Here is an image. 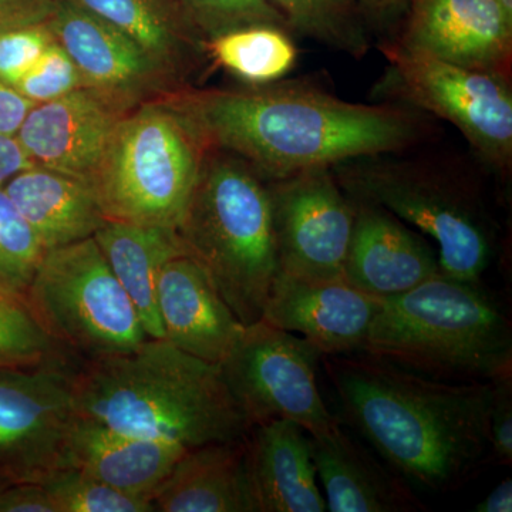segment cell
Returning <instances> with one entry per match:
<instances>
[{
  "mask_svg": "<svg viewBox=\"0 0 512 512\" xmlns=\"http://www.w3.org/2000/svg\"><path fill=\"white\" fill-rule=\"evenodd\" d=\"M322 359L346 423L413 488L458 490L491 461L493 382H448L366 352Z\"/></svg>",
  "mask_w": 512,
  "mask_h": 512,
  "instance_id": "cell-1",
  "label": "cell"
},
{
  "mask_svg": "<svg viewBox=\"0 0 512 512\" xmlns=\"http://www.w3.org/2000/svg\"><path fill=\"white\" fill-rule=\"evenodd\" d=\"M205 150L241 158L265 181L377 157L416 143L414 114L349 103L301 86L192 90L164 97Z\"/></svg>",
  "mask_w": 512,
  "mask_h": 512,
  "instance_id": "cell-2",
  "label": "cell"
},
{
  "mask_svg": "<svg viewBox=\"0 0 512 512\" xmlns=\"http://www.w3.org/2000/svg\"><path fill=\"white\" fill-rule=\"evenodd\" d=\"M72 392L77 416L188 450L241 440L251 429L220 367L165 339L86 359L72 372Z\"/></svg>",
  "mask_w": 512,
  "mask_h": 512,
  "instance_id": "cell-3",
  "label": "cell"
},
{
  "mask_svg": "<svg viewBox=\"0 0 512 512\" xmlns=\"http://www.w3.org/2000/svg\"><path fill=\"white\" fill-rule=\"evenodd\" d=\"M363 352L448 382L512 373L511 320L480 282L434 275L383 299Z\"/></svg>",
  "mask_w": 512,
  "mask_h": 512,
  "instance_id": "cell-4",
  "label": "cell"
},
{
  "mask_svg": "<svg viewBox=\"0 0 512 512\" xmlns=\"http://www.w3.org/2000/svg\"><path fill=\"white\" fill-rule=\"evenodd\" d=\"M177 232L239 322H258L279 272L264 178L241 158L205 151Z\"/></svg>",
  "mask_w": 512,
  "mask_h": 512,
  "instance_id": "cell-5",
  "label": "cell"
},
{
  "mask_svg": "<svg viewBox=\"0 0 512 512\" xmlns=\"http://www.w3.org/2000/svg\"><path fill=\"white\" fill-rule=\"evenodd\" d=\"M205 151L167 100L130 111L111 134L90 181L106 220L177 229Z\"/></svg>",
  "mask_w": 512,
  "mask_h": 512,
  "instance_id": "cell-6",
  "label": "cell"
},
{
  "mask_svg": "<svg viewBox=\"0 0 512 512\" xmlns=\"http://www.w3.org/2000/svg\"><path fill=\"white\" fill-rule=\"evenodd\" d=\"M370 161L335 165L350 198L392 212L439 245L441 274L480 282L494 254V234L474 185L417 165Z\"/></svg>",
  "mask_w": 512,
  "mask_h": 512,
  "instance_id": "cell-7",
  "label": "cell"
},
{
  "mask_svg": "<svg viewBox=\"0 0 512 512\" xmlns=\"http://www.w3.org/2000/svg\"><path fill=\"white\" fill-rule=\"evenodd\" d=\"M25 298L53 342L87 359L131 352L148 339L93 237L47 251Z\"/></svg>",
  "mask_w": 512,
  "mask_h": 512,
  "instance_id": "cell-8",
  "label": "cell"
},
{
  "mask_svg": "<svg viewBox=\"0 0 512 512\" xmlns=\"http://www.w3.org/2000/svg\"><path fill=\"white\" fill-rule=\"evenodd\" d=\"M322 357L302 336L259 319L242 328L218 367L251 427L282 419L315 436L340 423L320 394Z\"/></svg>",
  "mask_w": 512,
  "mask_h": 512,
  "instance_id": "cell-9",
  "label": "cell"
},
{
  "mask_svg": "<svg viewBox=\"0 0 512 512\" xmlns=\"http://www.w3.org/2000/svg\"><path fill=\"white\" fill-rule=\"evenodd\" d=\"M387 87L417 109L446 119L495 168L512 157V96L507 77L437 59L402 42L384 46ZM392 94V96H393Z\"/></svg>",
  "mask_w": 512,
  "mask_h": 512,
  "instance_id": "cell-10",
  "label": "cell"
},
{
  "mask_svg": "<svg viewBox=\"0 0 512 512\" xmlns=\"http://www.w3.org/2000/svg\"><path fill=\"white\" fill-rule=\"evenodd\" d=\"M77 417L64 362L0 365V476L42 484L66 468Z\"/></svg>",
  "mask_w": 512,
  "mask_h": 512,
  "instance_id": "cell-11",
  "label": "cell"
},
{
  "mask_svg": "<svg viewBox=\"0 0 512 512\" xmlns=\"http://www.w3.org/2000/svg\"><path fill=\"white\" fill-rule=\"evenodd\" d=\"M279 272L306 281L343 279L355 202L330 168L266 181Z\"/></svg>",
  "mask_w": 512,
  "mask_h": 512,
  "instance_id": "cell-12",
  "label": "cell"
},
{
  "mask_svg": "<svg viewBox=\"0 0 512 512\" xmlns=\"http://www.w3.org/2000/svg\"><path fill=\"white\" fill-rule=\"evenodd\" d=\"M46 23L76 64L84 89L121 113L178 92L133 39L73 3L57 0Z\"/></svg>",
  "mask_w": 512,
  "mask_h": 512,
  "instance_id": "cell-13",
  "label": "cell"
},
{
  "mask_svg": "<svg viewBox=\"0 0 512 512\" xmlns=\"http://www.w3.org/2000/svg\"><path fill=\"white\" fill-rule=\"evenodd\" d=\"M383 299L345 279L306 281L278 272L261 319L302 336L323 356L363 352Z\"/></svg>",
  "mask_w": 512,
  "mask_h": 512,
  "instance_id": "cell-14",
  "label": "cell"
},
{
  "mask_svg": "<svg viewBox=\"0 0 512 512\" xmlns=\"http://www.w3.org/2000/svg\"><path fill=\"white\" fill-rule=\"evenodd\" d=\"M124 116L80 87L60 99L35 104L15 137L33 165L90 183Z\"/></svg>",
  "mask_w": 512,
  "mask_h": 512,
  "instance_id": "cell-15",
  "label": "cell"
},
{
  "mask_svg": "<svg viewBox=\"0 0 512 512\" xmlns=\"http://www.w3.org/2000/svg\"><path fill=\"white\" fill-rule=\"evenodd\" d=\"M402 43L468 69L510 72L512 23L495 0H413Z\"/></svg>",
  "mask_w": 512,
  "mask_h": 512,
  "instance_id": "cell-16",
  "label": "cell"
},
{
  "mask_svg": "<svg viewBox=\"0 0 512 512\" xmlns=\"http://www.w3.org/2000/svg\"><path fill=\"white\" fill-rule=\"evenodd\" d=\"M353 202L355 224L343 272L346 282L386 299L440 274L439 256L426 239L392 212L370 202Z\"/></svg>",
  "mask_w": 512,
  "mask_h": 512,
  "instance_id": "cell-17",
  "label": "cell"
},
{
  "mask_svg": "<svg viewBox=\"0 0 512 512\" xmlns=\"http://www.w3.org/2000/svg\"><path fill=\"white\" fill-rule=\"evenodd\" d=\"M157 306L164 339L212 365H220L244 328L190 255L175 256L161 269Z\"/></svg>",
  "mask_w": 512,
  "mask_h": 512,
  "instance_id": "cell-18",
  "label": "cell"
},
{
  "mask_svg": "<svg viewBox=\"0 0 512 512\" xmlns=\"http://www.w3.org/2000/svg\"><path fill=\"white\" fill-rule=\"evenodd\" d=\"M313 464L330 512L426 510L412 485L338 423L311 436Z\"/></svg>",
  "mask_w": 512,
  "mask_h": 512,
  "instance_id": "cell-19",
  "label": "cell"
},
{
  "mask_svg": "<svg viewBox=\"0 0 512 512\" xmlns=\"http://www.w3.org/2000/svg\"><path fill=\"white\" fill-rule=\"evenodd\" d=\"M258 512H323L325 497L313 464L311 437L299 424L269 420L245 436Z\"/></svg>",
  "mask_w": 512,
  "mask_h": 512,
  "instance_id": "cell-20",
  "label": "cell"
},
{
  "mask_svg": "<svg viewBox=\"0 0 512 512\" xmlns=\"http://www.w3.org/2000/svg\"><path fill=\"white\" fill-rule=\"evenodd\" d=\"M187 450L178 444L130 436L77 417L67 447V467L77 468L124 493L151 500Z\"/></svg>",
  "mask_w": 512,
  "mask_h": 512,
  "instance_id": "cell-21",
  "label": "cell"
},
{
  "mask_svg": "<svg viewBox=\"0 0 512 512\" xmlns=\"http://www.w3.org/2000/svg\"><path fill=\"white\" fill-rule=\"evenodd\" d=\"M151 501L163 512H258L245 437L185 451Z\"/></svg>",
  "mask_w": 512,
  "mask_h": 512,
  "instance_id": "cell-22",
  "label": "cell"
},
{
  "mask_svg": "<svg viewBox=\"0 0 512 512\" xmlns=\"http://www.w3.org/2000/svg\"><path fill=\"white\" fill-rule=\"evenodd\" d=\"M3 190L46 251L92 238L107 222L92 184L72 175L32 165Z\"/></svg>",
  "mask_w": 512,
  "mask_h": 512,
  "instance_id": "cell-23",
  "label": "cell"
},
{
  "mask_svg": "<svg viewBox=\"0 0 512 512\" xmlns=\"http://www.w3.org/2000/svg\"><path fill=\"white\" fill-rule=\"evenodd\" d=\"M133 39L175 89L204 57L205 39L173 0H67ZM208 59V57H207Z\"/></svg>",
  "mask_w": 512,
  "mask_h": 512,
  "instance_id": "cell-24",
  "label": "cell"
},
{
  "mask_svg": "<svg viewBox=\"0 0 512 512\" xmlns=\"http://www.w3.org/2000/svg\"><path fill=\"white\" fill-rule=\"evenodd\" d=\"M93 238L136 306L148 338L164 339L157 306L158 276L170 259L188 255L177 229L107 221Z\"/></svg>",
  "mask_w": 512,
  "mask_h": 512,
  "instance_id": "cell-25",
  "label": "cell"
},
{
  "mask_svg": "<svg viewBox=\"0 0 512 512\" xmlns=\"http://www.w3.org/2000/svg\"><path fill=\"white\" fill-rule=\"evenodd\" d=\"M208 59L251 84L276 82L296 63V47L285 29L248 26L205 40Z\"/></svg>",
  "mask_w": 512,
  "mask_h": 512,
  "instance_id": "cell-26",
  "label": "cell"
},
{
  "mask_svg": "<svg viewBox=\"0 0 512 512\" xmlns=\"http://www.w3.org/2000/svg\"><path fill=\"white\" fill-rule=\"evenodd\" d=\"M289 29L353 56L367 50L359 20L360 0H268Z\"/></svg>",
  "mask_w": 512,
  "mask_h": 512,
  "instance_id": "cell-27",
  "label": "cell"
},
{
  "mask_svg": "<svg viewBox=\"0 0 512 512\" xmlns=\"http://www.w3.org/2000/svg\"><path fill=\"white\" fill-rule=\"evenodd\" d=\"M63 362L62 348L47 336L25 296L0 286V363L35 366Z\"/></svg>",
  "mask_w": 512,
  "mask_h": 512,
  "instance_id": "cell-28",
  "label": "cell"
},
{
  "mask_svg": "<svg viewBox=\"0 0 512 512\" xmlns=\"http://www.w3.org/2000/svg\"><path fill=\"white\" fill-rule=\"evenodd\" d=\"M56 512H151L153 501L127 494L77 468L55 471L42 483Z\"/></svg>",
  "mask_w": 512,
  "mask_h": 512,
  "instance_id": "cell-29",
  "label": "cell"
},
{
  "mask_svg": "<svg viewBox=\"0 0 512 512\" xmlns=\"http://www.w3.org/2000/svg\"><path fill=\"white\" fill-rule=\"evenodd\" d=\"M46 252L8 194L0 188V286L25 296Z\"/></svg>",
  "mask_w": 512,
  "mask_h": 512,
  "instance_id": "cell-30",
  "label": "cell"
},
{
  "mask_svg": "<svg viewBox=\"0 0 512 512\" xmlns=\"http://www.w3.org/2000/svg\"><path fill=\"white\" fill-rule=\"evenodd\" d=\"M205 40L248 26L289 29L268 0H173Z\"/></svg>",
  "mask_w": 512,
  "mask_h": 512,
  "instance_id": "cell-31",
  "label": "cell"
},
{
  "mask_svg": "<svg viewBox=\"0 0 512 512\" xmlns=\"http://www.w3.org/2000/svg\"><path fill=\"white\" fill-rule=\"evenodd\" d=\"M80 87L82 79L76 64L55 39L16 90L33 104H40L60 99Z\"/></svg>",
  "mask_w": 512,
  "mask_h": 512,
  "instance_id": "cell-32",
  "label": "cell"
},
{
  "mask_svg": "<svg viewBox=\"0 0 512 512\" xmlns=\"http://www.w3.org/2000/svg\"><path fill=\"white\" fill-rule=\"evenodd\" d=\"M55 42L46 22L16 26L0 32V82L16 89Z\"/></svg>",
  "mask_w": 512,
  "mask_h": 512,
  "instance_id": "cell-33",
  "label": "cell"
},
{
  "mask_svg": "<svg viewBox=\"0 0 512 512\" xmlns=\"http://www.w3.org/2000/svg\"><path fill=\"white\" fill-rule=\"evenodd\" d=\"M490 460L501 466L512 463V373L493 380L490 421Z\"/></svg>",
  "mask_w": 512,
  "mask_h": 512,
  "instance_id": "cell-34",
  "label": "cell"
},
{
  "mask_svg": "<svg viewBox=\"0 0 512 512\" xmlns=\"http://www.w3.org/2000/svg\"><path fill=\"white\" fill-rule=\"evenodd\" d=\"M0 512H56V508L42 484L12 483L0 493Z\"/></svg>",
  "mask_w": 512,
  "mask_h": 512,
  "instance_id": "cell-35",
  "label": "cell"
},
{
  "mask_svg": "<svg viewBox=\"0 0 512 512\" xmlns=\"http://www.w3.org/2000/svg\"><path fill=\"white\" fill-rule=\"evenodd\" d=\"M57 0H0V32L46 22Z\"/></svg>",
  "mask_w": 512,
  "mask_h": 512,
  "instance_id": "cell-36",
  "label": "cell"
},
{
  "mask_svg": "<svg viewBox=\"0 0 512 512\" xmlns=\"http://www.w3.org/2000/svg\"><path fill=\"white\" fill-rule=\"evenodd\" d=\"M33 106L18 90L0 82V134L16 136Z\"/></svg>",
  "mask_w": 512,
  "mask_h": 512,
  "instance_id": "cell-37",
  "label": "cell"
},
{
  "mask_svg": "<svg viewBox=\"0 0 512 512\" xmlns=\"http://www.w3.org/2000/svg\"><path fill=\"white\" fill-rule=\"evenodd\" d=\"M32 165L18 138L0 134V188H3L10 178Z\"/></svg>",
  "mask_w": 512,
  "mask_h": 512,
  "instance_id": "cell-38",
  "label": "cell"
},
{
  "mask_svg": "<svg viewBox=\"0 0 512 512\" xmlns=\"http://www.w3.org/2000/svg\"><path fill=\"white\" fill-rule=\"evenodd\" d=\"M477 512H511L512 511V481L505 478L491 491L483 501L474 507Z\"/></svg>",
  "mask_w": 512,
  "mask_h": 512,
  "instance_id": "cell-39",
  "label": "cell"
},
{
  "mask_svg": "<svg viewBox=\"0 0 512 512\" xmlns=\"http://www.w3.org/2000/svg\"><path fill=\"white\" fill-rule=\"evenodd\" d=\"M360 2L372 8H386V6L396 5L397 0H360Z\"/></svg>",
  "mask_w": 512,
  "mask_h": 512,
  "instance_id": "cell-40",
  "label": "cell"
},
{
  "mask_svg": "<svg viewBox=\"0 0 512 512\" xmlns=\"http://www.w3.org/2000/svg\"><path fill=\"white\" fill-rule=\"evenodd\" d=\"M503 10L505 18L512 23V0H495Z\"/></svg>",
  "mask_w": 512,
  "mask_h": 512,
  "instance_id": "cell-41",
  "label": "cell"
},
{
  "mask_svg": "<svg viewBox=\"0 0 512 512\" xmlns=\"http://www.w3.org/2000/svg\"><path fill=\"white\" fill-rule=\"evenodd\" d=\"M10 481L6 480L5 477L0 476V493H2L3 490H5L6 487H8Z\"/></svg>",
  "mask_w": 512,
  "mask_h": 512,
  "instance_id": "cell-42",
  "label": "cell"
},
{
  "mask_svg": "<svg viewBox=\"0 0 512 512\" xmlns=\"http://www.w3.org/2000/svg\"><path fill=\"white\" fill-rule=\"evenodd\" d=\"M399 2H400V0H397V3H399Z\"/></svg>",
  "mask_w": 512,
  "mask_h": 512,
  "instance_id": "cell-43",
  "label": "cell"
},
{
  "mask_svg": "<svg viewBox=\"0 0 512 512\" xmlns=\"http://www.w3.org/2000/svg\"><path fill=\"white\" fill-rule=\"evenodd\" d=\"M0 365H2V363H0Z\"/></svg>",
  "mask_w": 512,
  "mask_h": 512,
  "instance_id": "cell-44",
  "label": "cell"
}]
</instances>
